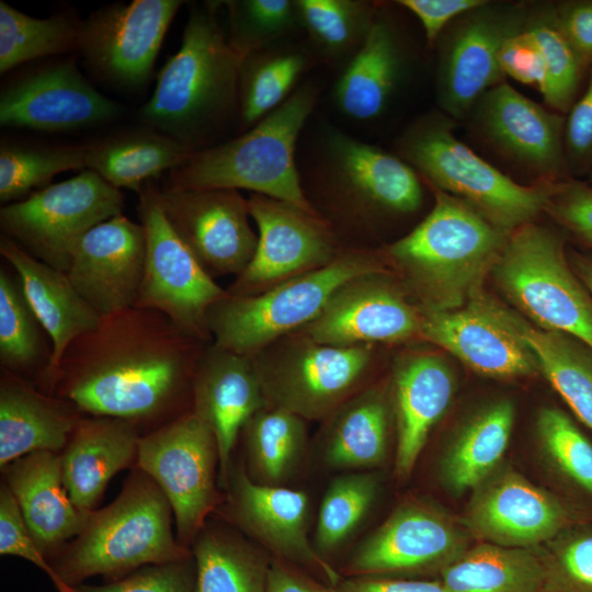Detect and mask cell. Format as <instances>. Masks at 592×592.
I'll list each match as a JSON object with an SVG mask.
<instances>
[{"label":"cell","mask_w":592,"mask_h":592,"mask_svg":"<svg viewBox=\"0 0 592 592\" xmlns=\"http://www.w3.org/2000/svg\"><path fill=\"white\" fill-rule=\"evenodd\" d=\"M203 344L159 311L126 308L68 346L53 395L91 417L164 424L185 413Z\"/></svg>","instance_id":"cell-1"},{"label":"cell","mask_w":592,"mask_h":592,"mask_svg":"<svg viewBox=\"0 0 592 592\" xmlns=\"http://www.w3.org/2000/svg\"><path fill=\"white\" fill-rule=\"evenodd\" d=\"M221 5L224 1L191 4L181 46L158 73L155 91L138 113L144 126L193 152L218 144L239 113L243 58L218 23Z\"/></svg>","instance_id":"cell-2"},{"label":"cell","mask_w":592,"mask_h":592,"mask_svg":"<svg viewBox=\"0 0 592 592\" xmlns=\"http://www.w3.org/2000/svg\"><path fill=\"white\" fill-rule=\"evenodd\" d=\"M429 189L434 196L429 214L380 254L421 311H447L483 291L511 232L466 202Z\"/></svg>","instance_id":"cell-3"},{"label":"cell","mask_w":592,"mask_h":592,"mask_svg":"<svg viewBox=\"0 0 592 592\" xmlns=\"http://www.w3.org/2000/svg\"><path fill=\"white\" fill-rule=\"evenodd\" d=\"M312 81L239 136L193 152L169 171L167 186L248 190L319 215L301 186L297 145L319 98ZM320 216V215H319Z\"/></svg>","instance_id":"cell-4"},{"label":"cell","mask_w":592,"mask_h":592,"mask_svg":"<svg viewBox=\"0 0 592 592\" xmlns=\"http://www.w3.org/2000/svg\"><path fill=\"white\" fill-rule=\"evenodd\" d=\"M297 164L304 192L312 190L352 228L369 230L423 205L426 184L406 161L332 125L320 126Z\"/></svg>","instance_id":"cell-5"},{"label":"cell","mask_w":592,"mask_h":592,"mask_svg":"<svg viewBox=\"0 0 592 592\" xmlns=\"http://www.w3.org/2000/svg\"><path fill=\"white\" fill-rule=\"evenodd\" d=\"M455 122L440 110L422 114L397 138L396 155L426 186L466 202L508 232L535 221L556 183L516 182L458 139Z\"/></svg>","instance_id":"cell-6"},{"label":"cell","mask_w":592,"mask_h":592,"mask_svg":"<svg viewBox=\"0 0 592 592\" xmlns=\"http://www.w3.org/2000/svg\"><path fill=\"white\" fill-rule=\"evenodd\" d=\"M171 512L161 489L139 469L110 505L91 513L53 567L76 588L91 576L118 577L148 565L189 559L186 547L173 535Z\"/></svg>","instance_id":"cell-7"},{"label":"cell","mask_w":592,"mask_h":592,"mask_svg":"<svg viewBox=\"0 0 592 592\" xmlns=\"http://www.w3.org/2000/svg\"><path fill=\"white\" fill-rule=\"evenodd\" d=\"M382 254L365 250L341 252L318 270L285 281L257 295H228L208 314L214 344L253 357L278 339L299 331L323 309L346 282L387 271Z\"/></svg>","instance_id":"cell-8"},{"label":"cell","mask_w":592,"mask_h":592,"mask_svg":"<svg viewBox=\"0 0 592 592\" xmlns=\"http://www.w3.org/2000/svg\"><path fill=\"white\" fill-rule=\"evenodd\" d=\"M565 236L536 221L513 230L492 269L502 295L534 326L592 349V295L570 265Z\"/></svg>","instance_id":"cell-9"},{"label":"cell","mask_w":592,"mask_h":592,"mask_svg":"<svg viewBox=\"0 0 592 592\" xmlns=\"http://www.w3.org/2000/svg\"><path fill=\"white\" fill-rule=\"evenodd\" d=\"M374 356L373 345L323 344L294 332L251 358L267 407L319 420L363 389Z\"/></svg>","instance_id":"cell-10"},{"label":"cell","mask_w":592,"mask_h":592,"mask_svg":"<svg viewBox=\"0 0 592 592\" xmlns=\"http://www.w3.org/2000/svg\"><path fill=\"white\" fill-rule=\"evenodd\" d=\"M123 208L122 190L84 169L2 206L0 227L2 235L29 254L66 272L78 241L94 226L121 215Z\"/></svg>","instance_id":"cell-11"},{"label":"cell","mask_w":592,"mask_h":592,"mask_svg":"<svg viewBox=\"0 0 592 592\" xmlns=\"http://www.w3.org/2000/svg\"><path fill=\"white\" fill-rule=\"evenodd\" d=\"M137 214L146 235V259L134 307L163 314L186 334L212 339L208 314L228 295L215 283L167 219L156 180L140 192Z\"/></svg>","instance_id":"cell-12"},{"label":"cell","mask_w":592,"mask_h":592,"mask_svg":"<svg viewBox=\"0 0 592 592\" xmlns=\"http://www.w3.org/2000/svg\"><path fill=\"white\" fill-rule=\"evenodd\" d=\"M527 2L486 0L455 19L437 39L435 96L440 111L464 121L478 99L505 81L503 43L523 31Z\"/></svg>","instance_id":"cell-13"},{"label":"cell","mask_w":592,"mask_h":592,"mask_svg":"<svg viewBox=\"0 0 592 592\" xmlns=\"http://www.w3.org/2000/svg\"><path fill=\"white\" fill-rule=\"evenodd\" d=\"M136 460L168 499L177 538L186 547L216 504L219 454L214 433L192 411L185 412L140 436Z\"/></svg>","instance_id":"cell-14"},{"label":"cell","mask_w":592,"mask_h":592,"mask_svg":"<svg viewBox=\"0 0 592 592\" xmlns=\"http://www.w3.org/2000/svg\"><path fill=\"white\" fill-rule=\"evenodd\" d=\"M466 119L470 129L530 184H553L571 178L563 130L566 115L523 95L506 81L485 92Z\"/></svg>","instance_id":"cell-15"},{"label":"cell","mask_w":592,"mask_h":592,"mask_svg":"<svg viewBox=\"0 0 592 592\" xmlns=\"http://www.w3.org/2000/svg\"><path fill=\"white\" fill-rule=\"evenodd\" d=\"M471 540L460 519L430 500L411 498L356 547L348 571L363 577L440 573Z\"/></svg>","instance_id":"cell-16"},{"label":"cell","mask_w":592,"mask_h":592,"mask_svg":"<svg viewBox=\"0 0 592 592\" xmlns=\"http://www.w3.org/2000/svg\"><path fill=\"white\" fill-rule=\"evenodd\" d=\"M520 318L482 291L459 308L422 311L420 338L481 376L534 377L540 374L539 364L521 332Z\"/></svg>","instance_id":"cell-17"},{"label":"cell","mask_w":592,"mask_h":592,"mask_svg":"<svg viewBox=\"0 0 592 592\" xmlns=\"http://www.w3.org/2000/svg\"><path fill=\"white\" fill-rule=\"evenodd\" d=\"M248 209L258 230V244L248 266L236 276L230 295H257L332 262L337 234L321 216L289 203L251 193Z\"/></svg>","instance_id":"cell-18"},{"label":"cell","mask_w":592,"mask_h":592,"mask_svg":"<svg viewBox=\"0 0 592 592\" xmlns=\"http://www.w3.org/2000/svg\"><path fill=\"white\" fill-rule=\"evenodd\" d=\"M460 521L477 542L524 549H536L580 523L559 497L506 465L473 489Z\"/></svg>","instance_id":"cell-19"},{"label":"cell","mask_w":592,"mask_h":592,"mask_svg":"<svg viewBox=\"0 0 592 592\" xmlns=\"http://www.w3.org/2000/svg\"><path fill=\"white\" fill-rule=\"evenodd\" d=\"M181 0H134L104 5L81 21L78 52L109 83L138 89L148 83Z\"/></svg>","instance_id":"cell-20"},{"label":"cell","mask_w":592,"mask_h":592,"mask_svg":"<svg viewBox=\"0 0 592 592\" xmlns=\"http://www.w3.org/2000/svg\"><path fill=\"white\" fill-rule=\"evenodd\" d=\"M159 201L170 225L204 270L238 276L250 263L258 235L248 217V200L232 189L159 186Z\"/></svg>","instance_id":"cell-21"},{"label":"cell","mask_w":592,"mask_h":592,"mask_svg":"<svg viewBox=\"0 0 592 592\" xmlns=\"http://www.w3.org/2000/svg\"><path fill=\"white\" fill-rule=\"evenodd\" d=\"M422 311L387 271L342 285L321 312L299 332L331 345L402 343L420 338Z\"/></svg>","instance_id":"cell-22"},{"label":"cell","mask_w":592,"mask_h":592,"mask_svg":"<svg viewBox=\"0 0 592 592\" xmlns=\"http://www.w3.org/2000/svg\"><path fill=\"white\" fill-rule=\"evenodd\" d=\"M121 111L81 75L73 59L35 69L7 84L0 94L3 127L71 132L109 123Z\"/></svg>","instance_id":"cell-23"},{"label":"cell","mask_w":592,"mask_h":592,"mask_svg":"<svg viewBox=\"0 0 592 592\" xmlns=\"http://www.w3.org/2000/svg\"><path fill=\"white\" fill-rule=\"evenodd\" d=\"M145 259L143 225L121 214L94 226L78 241L66 274L82 298L104 317L134 307Z\"/></svg>","instance_id":"cell-24"},{"label":"cell","mask_w":592,"mask_h":592,"mask_svg":"<svg viewBox=\"0 0 592 592\" xmlns=\"http://www.w3.org/2000/svg\"><path fill=\"white\" fill-rule=\"evenodd\" d=\"M192 405L216 437L219 479L227 487L238 437L249 419L266 407L252 358L214 343L204 346L193 372Z\"/></svg>","instance_id":"cell-25"},{"label":"cell","mask_w":592,"mask_h":592,"mask_svg":"<svg viewBox=\"0 0 592 592\" xmlns=\"http://www.w3.org/2000/svg\"><path fill=\"white\" fill-rule=\"evenodd\" d=\"M229 510L234 521L280 558L322 573L331 587L341 576L308 538L309 500L304 491L255 482L244 468L228 479Z\"/></svg>","instance_id":"cell-26"},{"label":"cell","mask_w":592,"mask_h":592,"mask_svg":"<svg viewBox=\"0 0 592 592\" xmlns=\"http://www.w3.org/2000/svg\"><path fill=\"white\" fill-rule=\"evenodd\" d=\"M455 377L440 354L415 350L394 364L389 392L395 420V474L407 478L413 470L434 425L446 412Z\"/></svg>","instance_id":"cell-27"},{"label":"cell","mask_w":592,"mask_h":592,"mask_svg":"<svg viewBox=\"0 0 592 592\" xmlns=\"http://www.w3.org/2000/svg\"><path fill=\"white\" fill-rule=\"evenodd\" d=\"M408 57L403 33L390 7L378 2L365 41L333 84L334 106L355 122L379 118L407 75Z\"/></svg>","instance_id":"cell-28"},{"label":"cell","mask_w":592,"mask_h":592,"mask_svg":"<svg viewBox=\"0 0 592 592\" xmlns=\"http://www.w3.org/2000/svg\"><path fill=\"white\" fill-rule=\"evenodd\" d=\"M0 253L19 275L24 295L50 339L53 353L43 387L53 396L64 353L102 317L77 292L66 272L32 257L4 235L0 237Z\"/></svg>","instance_id":"cell-29"},{"label":"cell","mask_w":592,"mask_h":592,"mask_svg":"<svg viewBox=\"0 0 592 592\" xmlns=\"http://www.w3.org/2000/svg\"><path fill=\"white\" fill-rule=\"evenodd\" d=\"M1 469L4 483L44 555L78 536L88 524L93 511H81L71 501L64 482L61 455L35 452Z\"/></svg>","instance_id":"cell-30"},{"label":"cell","mask_w":592,"mask_h":592,"mask_svg":"<svg viewBox=\"0 0 592 592\" xmlns=\"http://www.w3.org/2000/svg\"><path fill=\"white\" fill-rule=\"evenodd\" d=\"M139 439L132 421L79 420L61 455L65 487L79 510L93 511L112 477L137 458Z\"/></svg>","instance_id":"cell-31"},{"label":"cell","mask_w":592,"mask_h":592,"mask_svg":"<svg viewBox=\"0 0 592 592\" xmlns=\"http://www.w3.org/2000/svg\"><path fill=\"white\" fill-rule=\"evenodd\" d=\"M68 402L41 392L31 380L2 369L0 466L35 452L66 447L80 418Z\"/></svg>","instance_id":"cell-32"},{"label":"cell","mask_w":592,"mask_h":592,"mask_svg":"<svg viewBox=\"0 0 592 592\" xmlns=\"http://www.w3.org/2000/svg\"><path fill=\"white\" fill-rule=\"evenodd\" d=\"M323 458L335 469H371L388 456L395 430L389 387L363 388L328 418Z\"/></svg>","instance_id":"cell-33"},{"label":"cell","mask_w":592,"mask_h":592,"mask_svg":"<svg viewBox=\"0 0 592 592\" xmlns=\"http://www.w3.org/2000/svg\"><path fill=\"white\" fill-rule=\"evenodd\" d=\"M514 418L512 401L500 399L465 421L440 460V475L449 490H473L502 465Z\"/></svg>","instance_id":"cell-34"},{"label":"cell","mask_w":592,"mask_h":592,"mask_svg":"<svg viewBox=\"0 0 592 592\" xmlns=\"http://www.w3.org/2000/svg\"><path fill=\"white\" fill-rule=\"evenodd\" d=\"M192 153L172 137L144 126L88 144L86 169L119 190L139 193L147 182L178 168Z\"/></svg>","instance_id":"cell-35"},{"label":"cell","mask_w":592,"mask_h":592,"mask_svg":"<svg viewBox=\"0 0 592 592\" xmlns=\"http://www.w3.org/2000/svg\"><path fill=\"white\" fill-rule=\"evenodd\" d=\"M318 62L309 47L282 42L243 58L239 73V126L250 129L286 101Z\"/></svg>","instance_id":"cell-36"},{"label":"cell","mask_w":592,"mask_h":592,"mask_svg":"<svg viewBox=\"0 0 592 592\" xmlns=\"http://www.w3.org/2000/svg\"><path fill=\"white\" fill-rule=\"evenodd\" d=\"M440 577L446 592H540L544 568L537 548L477 542Z\"/></svg>","instance_id":"cell-37"},{"label":"cell","mask_w":592,"mask_h":592,"mask_svg":"<svg viewBox=\"0 0 592 592\" xmlns=\"http://www.w3.org/2000/svg\"><path fill=\"white\" fill-rule=\"evenodd\" d=\"M520 329L536 354L540 374L592 431V349L563 332L542 330L522 316Z\"/></svg>","instance_id":"cell-38"},{"label":"cell","mask_w":592,"mask_h":592,"mask_svg":"<svg viewBox=\"0 0 592 592\" xmlns=\"http://www.w3.org/2000/svg\"><path fill=\"white\" fill-rule=\"evenodd\" d=\"M294 4L317 60L344 66L365 41L378 2L294 0Z\"/></svg>","instance_id":"cell-39"},{"label":"cell","mask_w":592,"mask_h":592,"mask_svg":"<svg viewBox=\"0 0 592 592\" xmlns=\"http://www.w3.org/2000/svg\"><path fill=\"white\" fill-rule=\"evenodd\" d=\"M241 433L250 478L263 485L282 486L303 457L307 440L305 419L266 406L249 419Z\"/></svg>","instance_id":"cell-40"},{"label":"cell","mask_w":592,"mask_h":592,"mask_svg":"<svg viewBox=\"0 0 592 592\" xmlns=\"http://www.w3.org/2000/svg\"><path fill=\"white\" fill-rule=\"evenodd\" d=\"M195 592H266L270 563L249 544L205 525L194 539Z\"/></svg>","instance_id":"cell-41"},{"label":"cell","mask_w":592,"mask_h":592,"mask_svg":"<svg viewBox=\"0 0 592 592\" xmlns=\"http://www.w3.org/2000/svg\"><path fill=\"white\" fill-rule=\"evenodd\" d=\"M42 330L44 331L24 295L19 275L13 276L1 267V367L26 379L27 376H34L44 386L52 350L45 348Z\"/></svg>","instance_id":"cell-42"},{"label":"cell","mask_w":592,"mask_h":592,"mask_svg":"<svg viewBox=\"0 0 592 592\" xmlns=\"http://www.w3.org/2000/svg\"><path fill=\"white\" fill-rule=\"evenodd\" d=\"M81 21L68 14L30 16L0 1V72L42 57L78 52Z\"/></svg>","instance_id":"cell-43"},{"label":"cell","mask_w":592,"mask_h":592,"mask_svg":"<svg viewBox=\"0 0 592 592\" xmlns=\"http://www.w3.org/2000/svg\"><path fill=\"white\" fill-rule=\"evenodd\" d=\"M524 29L536 39L545 58L544 101L553 111L566 115L582 92L589 70L562 34L555 2H527Z\"/></svg>","instance_id":"cell-44"},{"label":"cell","mask_w":592,"mask_h":592,"mask_svg":"<svg viewBox=\"0 0 592 592\" xmlns=\"http://www.w3.org/2000/svg\"><path fill=\"white\" fill-rule=\"evenodd\" d=\"M87 145L35 146L2 143L0 147V201L10 204L47 186L65 171L84 170Z\"/></svg>","instance_id":"cell-45"},{"label":"cell","mask_w":592,"mask_h":592,"mask_svg":"<svg viewBox=\"0 0 592 592\" xmlns=\"http://www.w3.org/2000/svg\"><path fill=\"white\" fill-rule=\"evenodd\" d=\"M379 490L373 473H351L329 485L319 506L315 548L321 554L338 549L360 526L372 509Z\"/></svg>","instance_id":"cell-46"},{"label":"cell","mask_w":592,"mask_h":592,"mask_svg":"<svg viewBox=\"0 0 592 592\" xmlns=\"http://www.w3.org/2000/svg\"><path fill=\"white\" fill-rule=\"evenodd\" d=\"M539 452L563 482L592 498V442L571 417L556 407H544L536 418Z\"/></svg>","instance_id":"cell-47"},{"label":"cell","mask_w":592,"mask_h":592,"mask_svg":"<svg viewBox=\"0 0 592 592\" xmlns=\"http://www.w3.org/2000/svg\"><path fill=\"white\" fill-rule=\"evenodd\" d=\"M230 47L242 58L282 42L300 30L294 1L229 0Z\"/></svg>","instance_id":"cell-48"},{"label":"cell","mask_w":592,"mask_h":592,"mask_svg":"<svg viewBox=\"0 0 592 592\" xmlns=\"http://www.w3.org/2000/svg\"><path fill=\"white\" fill-rule=\"evenodd\" d=\"M540 592H592V525L581 522L537 548Z\"/></svg>","instance_id":"cell-49"},{"label":"cell","mask_w":592,"mask_h":592,"mask_svg":"<svg viewBox=\"0 0 592 592\" xmlns=\"http://www.w3.org/2000/svg\"><path fill=\"white\" fill-rule=\"evenodd\" d=\"M0 554L22 557L33 562L49 577L58 592H78L77 588L62 581L47 561L24 522L15 497L5 483L0 489Z\"/></svg>","instance_id":"cell-50"},{"label":"cell","mask_w":592,"mask_h":592,"mask_svg":"<svg viewBox=\"0 0 592 592\" xmlns=\"http://www.w3.org/2000/svg\"><path fill=\"white\" fill-rule=\"evenodd\" d=\"M544 213L592 250V185L574 178L555 184Z\"/></svg>","instance_id":"cell-51"},{"label":"cell","mask_w":592,"mask_h":592,"mask_svg":"<svg viewBox=\"0 0 592 592\" xmlns=\"http://www.w3.org/2000/svg\"><path fill=\"white\" fill-rule=\"evenodd\" d=\"M190 559L141 567L122 580L104 585H82L78 592H195Z\"/></svg>","instance_id":"cell-52"},{"label":"cell","mask_w":592,"mask_h":592,"mask_svg":"<svg viewBox=\"0 0 592 592\" xmlns=\"http://www.w3.org/2000/svg\"><path fill=\"white\" fill-rule=\"evenodd\" d=\"M563 147L569 175L592 172V65L584 88L566 114Z\"/></svg>","instance_id":"cell-53"},{"label":"cell","mask_w":592,"mask_h":592,"mask_svg":"<svg viewBox=\"0 0 592 592\" xmlns=\"http://www.w3.org/2000/svg\"><path fill=\"white\" fill-rule=\"evenodd\" d=\"M499 64L505 77L544 92L547 79L545 58L538 43L525 29L503 43Z\"/></svg>","instance_id":"cell-54"},{"label":"cell","mask_w":592,"mask_h":592,"mask_svg":"<svg viewBox=\"0 0 592 592\" xmlns=\"http://www.w3.org/2000/svg\"><path fill=\"white\" fill-rule=\"evenodd\" d=\"M486 0H398L399 7L421 23L429 47H434L446 27L459 15L481 5Z\"/></svg>","instance_id":"cell-55"},{"label":"cell","mask_w":592,"mask_h":592,"mask_svg":"<svg viewBox=\"0 0 592 592\" xmlns=\"http://www.w3.org/2000/svg\"><path fill=\"white\" fill-rule=\"evenodd\" d=\"M559 27L582 65H592V0L555 2Z\"/></svg>","instance_id":"cell-56"},{"label":"cell","mask_w":592,"mask_h":592,"mask_svg":"<svg viewBox=\"0 0 592 592\" xmlns=\"http://www.w3.org/2000/svg\"><path fill=\"white\" fill-rule=\"evenodd\" d=\"M333 592H446L440 580L352 576L331 587Z\"/></svg>","instance_id":"cell-57"},{"label":"cell","mask_w":592,"mask_h":592,"mask_svg":"<svg viewBox=\"0 0 592 592\" xmlns=\"http://www.w3.org/2000/svg\"><path fill=\"white\" fill-rule=\"evenodd\" d=\"M266 592H333L281 561L270 563Z\"/></svg>","instance_id":"cell-58"},{"label":"cell","mask_w":592,"mask_h":592,"mask_svg":"<svg viewBox=\"0 0 592 592\" xmlns=\"http://www.w3.org/2000/svg\"><path fill=\"white\" fill-rule=\"evenodd\" d=\"M568 259L574 273L592 295V253L571 250Z\"/></svg>","instance_id":"cell-59"},{"label":"cell","mask_w":592,"mask_h":592,"mask_svg":"<svg viewBox=\"0 0 592 592\" xmlns=\"http://www.w3.org/2000/svg\"><path fill=\"white\" fill-rule=\"evenodd\" d=\"M588 178H589V181H588V182L592 185V172L589 174Z\"/></svg>","instance_id":"cell-60"}]
</instances>
